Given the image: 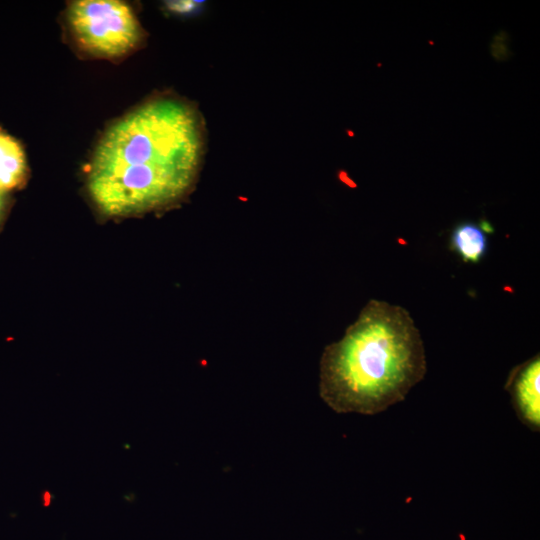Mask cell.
Here are the masks:
<instances>
[{
    "mask_svg": "<svg viewBox=\"0 0 540 540\" xmlns=\"http://www.w3.org/2000/svg\"><path fill=\"white\" fill-rule=\"evenodd\" d=\"M77 47L93 57L114 59L137 49L144 31L132 8L118 0H80L66 12Z\"/></svg>",
    "mask_w": 540,
    "mask_h": 540,
    "instance_id": "3957f363",
    "label": "cell"
},
{
    "mask_svg": "<svg viewBox=\"0 0 540 540\" xmlns=\"http://www.w3.org/2000/svg\"><path fill=\"white\" fill-rule=\"evenodd\" d=\"M539 355L515 367L507 380L514 407L524 423L538 431L540 426Z\"/></svg>",
    "mask_w": 540,
    "mask_h": 540,
    "instance_id": "277c9868",
    "label": "cell"
},
{
    "mask_svg": "<svg viewBox=\"0 0 540 540\" xmlns=\"http://www.w3.org/2000/svg\"><path fill=\"white\" fill-rule=\"evenodd\" d=\"M195 2L190 1H178V2H171L168 4V7L171 11L175 12H189L195 7Z\"/></svg>",
    "mask_w": 540,
    "mask_h": 540,
    "instance_id": "52a82bcc",
    "label": "cell"
},
{
    "mask_svg": "<svg viewBox=\"0 0 540 540\" xmlns=\"http://www.w3.org/2000/svg\"><path fill=\"white\" fill-rule=\"evenodd\" d=\"M426 373L423 341L409 312L370 300L320 361V396L338 413L373 415L402 401Z\"/></svg>",
    "mask_w": 540,
    "mask_h": 540,
    "instance_id": "7a4b0ae2",
    "label": "cell"
},
{
    "mask_svg": "<svg viewBox=\"0 0 540 540\" xmlns=\"http://www.w3.org/2000/svg\"><path fill=\"white\" fill-rule=\"evenodd\" d=\"M42 504L44 507H49L50 504L52 503V500H53V495L48 491V490H44L42 492Z\"/></svg>",
    "mask_w": 540,
    "mask_h": 540,
    "instance_id": "ba28073f",
    "label": "cell"
},
{
    "mask_svg": "<svg viewBox=\"0 0 540 540\" xmlns=\"http://www.w3.org/2000/svg\"><path fill=\"white\" fill-rule=\"evenodd\" d=\"M27 165L20 144L0 131V192L18 188L26 178Z\"/></svg>",
    "mask_w": 540,
    "mask_h": 540,
    "instance_id": "5b68a950",
    "label": "cell"
},
{
    "mask_svg": "<svg viewBox=\"0 0 540 540\" xmlns=\"http://www.w3.org/2000/svg\"><path fill=\"white\" fill-rule=\"evenodd\" d=\"M450 246L464 262L478 263L487 252L486 231L474 222H462L452 231Z\"/></svg>",
    "mask_w": 540,
    "mask_h": 540,
    "instance_id": "8992f818",
    "label": "cell"
},
{
    "mask_svg": "<svg viewBox=\"0 0 540 540\" xmlns=\"http://www.w3.org/2000/svg\"><path fill=\"white\" fill-rule=\"evenodd\" d=\"M6 208V197L5 193L0 192V223L3 219L4 213Z\"/></svg>",
    "mask_w": 540,
    "mask_h": 540,
    "instance_id": "9c48e42d",
    "label": "cell"
},
{
    "mask_svg": "<svg viewBox=\"0 0 540 540\" xmlns=\"http://www.w3.org/2000/svg\"><path fill=\"white\" fill-rule=\"evenodd\" d=\"M206 148L197 106L159 95L102 135L89 165V194L105 215L134 216L179 203L194 188Z\"/></svg>",
    "mask_w": 540,
    "mask_h": 540,
    "instance_id": "6da1fadb",
    "label": "cell"
}]
</instances>
